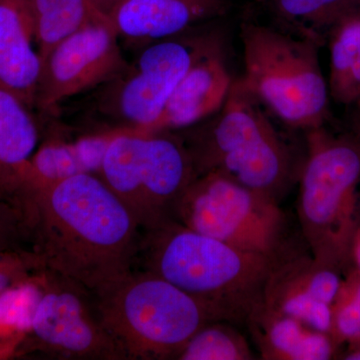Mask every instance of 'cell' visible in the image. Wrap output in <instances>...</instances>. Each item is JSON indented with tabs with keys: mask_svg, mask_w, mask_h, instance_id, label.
Returning a JSON list of instances; mask_svg holds the SVG:
<instances>
[{
	"mask_svg": "<svg viewBox=\"0 0 360 360\" xmlns=\"http://www.w3.org/2000/svg\"><path fill=\"white\" fill-rule=\"evenodd\" d=\"M21 208L44 269L91 292L134 269L141 229L98 175L30 187Z\"/></svg>",
	"mask_w": 360,
	"mask_h": 360,
	"instance_id": "obj_1",
	"label": "cell"
},
{
	"mask_svg": "<svg viewBox=\"0 0 360 360\" xmlns=\"http://www.w3.org/2000/svg\"><path fill=\"white\" fill-rule=\"evenodd\" d=\"M279 258L239 250L167 219L141 231L134 269L184 291L214 321L246 323Z\"/></svg>",
	"mask_w": 360,
	"mask_h": 360,
	"instance_id": "obj_2",
	"label": "cell"
},
{
	"mask_svg": "<svg viewBox=\"0 0 360 360\" xmlns=\"http://www.w3.org/2000/svg\"><path fill=\"white\" fill-rule=\"evenodd\" d=\"M259 101L234 82L217 115L179 134L196 175L217 172L278 200L291 179L288 146Z\"/></svg>",
	"mask_w": 360,
	"mask_h": 360,
	"instance_id": "obj_3",
	"label": "cell"
},
{
	"mask_svg": "<svg viewBox=\"0 0 360 360\" xmlns=\"http://www.w3.org/2000/svg\"><path fill=\"white\" fill-rule=\"evenodd\" d=\"M91 295L101 326L124 360L176 359L188 340L214 321L191 295L139 270Z\"/></svg>",
	"mask_w": 360,
	"mask_h": 360,
	"instance_id": "obj_4",
	"label": "cell"
},
{
	"mask_svg": "<svg viewBox=\"0 0 360 360\" xmlns=\"http://www.w3.org/2000/svg\"><path fill=\"white\" fill-rule=\"evenodd\" d=\"M307 132L297 206L303 238L316 262L342 271L352 264L360 224V130L336 135L321 127Z\"/></svg>",
	"mask_w": 360,
	"mask_h": 360,
	"instance_id": "obj_5",
	"label": "cell"
},
{
	"mask_svg": "<svg viewBox=\"0 0 360 360\" xmlns=\"http://www.w3.org/2000/svg\"><path fill=\"white\" fill-rule=\"evenodd\" d=\"M240 39L243 89L290 127H323L329 90L319 63L321 41L250 21L241 25Z\"/></svg>",
	"mask_w": 360,
	"mask_h": 360,
	"instance_id": "obj_6",
	"label": "cell"
},
{
	"mask_svg": "<svg viewBox=\"0 0 360 360\" xmlns=\"http://www.w3.org/2000/svg\"><path fill=\"white\" fill-rule=\"evenodd\" d=\"M206 40L177 35L141 47L115 77L84 94L86 132L148 131Z\"/></svg>",
	"mask_w": 360,
	"mask_h": 360,
	"instance_id": "obj_7",
	"label": "cell"
},
{
	"mask_svg": "<svg viewBox=\"0 0 360 360\" xmlns=\"http://www.w3.org/2000/svg\"><path fill=\"white\" fill-rule=\"evenodd\" d=\"M98 176L146 231L172 219L175 201L196 174L179 134L122 132L106 149Z\"/></svg>",
	"mask_w": 360,
	"mask_h": 360,
	"instance_id": "obj_8",
	"label": "cell"
},
{
	"mask_svg": "<svg viewBox=\"0 0 360 360\" xmlns=\"http://www.w3.org/2000/svg\"><path fill=\"white\" fill-rule=\"evenodd\" d=\"M172 219L239 250L281 257L285 219L278 200L217 172L189 182Z\"/></svg>",
	"mask_w": 360,
	"mask_h": 360,
	"instance_id": "obj_9",
	"label": "cell"
},
{
	"mask_svg": "<svg viewBox=\"0 0 360 360\" xmlns=\"http://www.w3.org/2000/svg\"><path fill=\"white\" fill-rule=\"evenodd\" d=\"M41 295L27 335L13 356L53 359L124 360L101 326L91 292L58 274L41 271Z\"/></svg>",
	"mask_w": 360,
	"mask_h": 360,
	"instance_id": "obj_10",
	"label": "cell"
},
{
	"mask_svg": "<svg viewBox=\"0 0 360 360\" xmlns=\"http://www.w3.org/2000/svg\"><path fill=\"white\" fill-rule=\"evenodd\" d=\"M127 63L120 37L103 11L42 59L35 108L54 113L63 103L108 82Z\"/></svg>",
	"mask_w": 360,
	"mask_h": 360,
	"instance_id": "obj_11",
	"label": "cell"
},
{
	"mask_svg": "<svg viewBox=\"0 0 360 360\" xmlns=\"http://www.w3.org/2000/svg\"><path fill=\"white\" fill-rule=\"evenodd\" d=\"M340 274L312 257H281L265 283L262 304L330 333L331 304L342 281Z\"/></svg>",
	"mask_w": 360,
	"mask_h": 360,
	"instance_id": "obj_12",
	"label": "cell"
},
{
	"mask_svg": "<svg viewBox=\"0 0 360 360\" xmlns=\"http://www.w3.org/2000/svg\"><path fill=\"white\" fill-rule=\"evenodd\" d=\"M232 84L221 47L207 39L160 117L143 134L179 131L205 122L224 106Z\"/></svg>",
	"mask_w": 360,
	"mask_h": 360,
	"instance_id": "obj_13",
	"label": "cell"
},
{
	"mask_svg": "<svg viewBox=\"0 0 360 360\" xmlns=\"http://www.w3.org/2000/svg\"><path fill=\"white\" fill-rule=\"evenodd\" d=\"M229 0H115L105 13L120 39L146 46L225 13Z\"/></svg>",
	"mask_w": 360,
	"mask_h": 360,
	"instance_id": "obj_14",
	"label": "cell"
},
{
	"mask_svg": "<svg viewBox=\"0 0 360 360\" xmlns=\"http://www.w3.org/2000/svg\"><path fill=\"white\" fill-rule=\"evenodd\" d=\"M34 42L30 0H0V86L32 110L42 65Z\"/></svg>",
	"mask_w": 360,
	"mask_h": 360,
	"instance_id": "obj_15",
	"label": "cell"
},
{
	"mask_svg": "<svg viewBox=\"0 0 360 360\" xmlns=\"http://www.w3.org/2000/svg\"><path fill=\"white\" fill-rule=\"evenodd\" d=\"M39 136L32 108L0 86V200L20 210L26 172Z\"/></svg>",
	"mask_w": 360,
	"mask_h": 360,
	"instance_id": "obj_16",
	"label": "cell"
},
{
	"mask_svg": "<svg viewBox=\"0 0 360 360\" xmlns=\"http://www.w3.org/2000/svg\"><path fill=\"white\" fill-rule=\"evenodd\" d=\"M245 324L262 359L328 360L335 356L338 348L329 333L267 309L262 302Z\"/></svg>",
	"mask_w": 360,
	"mask_h": 360,
	"instance_id": "obj_17",
	"label": "cell"
},
{
	"mask_svg": "<svg viewBox=\"0 0 360 360\" xmlns=\"http://www.w3.org/2000/svg\"><path fill=\"white\" fill-rule=\"evenodd\" d=\"M116 131L85 132L75 141L51 136L33 153L23 193L30 187L52 184L82 174L98 175L103 156Z\"/></svg>",
	"mask_w": 360,
	"mask_h": 360,
	"instance_id": "obj_18",
	"label": "cell"
},
{
	"mask_svg": "<svg viewBox=\"0 0 360 360\" xmlns=\"http://www.w3.org/2000/svg\"><path fill=\"white\" fill-rule=\"evenodd\" d=\"M30 6L41 60L61 40L103 11L97 0H30Z\"/></svg>",
	"mask_w": 360,
	"mask_h": 360,
	"instance_id": "obj_19",
	"label": "cell"
},
{
	"mask_svg": "<svg viewBox=\"0 0 360 360\" xmlns=\"http://www.w3.org/2000/svg\"><path fill=\"white\" fill-rule=\"evenodd\" d=\"M328 90L336 103L360 101V15L331 30Z\"/></svg>",
	"mask_w": 360,
	"mask_h": 360,
	"instance_id": "obj_20",
	"label": "cell"
},
{
	"mask_svg": "<svg viewBox=\"0 0 360 360\" xmlns=\"http://www.w3.org/2000/svg\"><path fill=\"white\" fill-rule=\"evenodd\" d=\"M42 270L0 295V359L13 356L32 328L41 295Z\"/></svg>",
	"mask_w": 360,
	"mask_h": 360,
	"instance_id": "obj_21",
	"label": "cell"
},
{
	"mask_svg": "<svg viewBox=\"0 0 360 360\" xmlns=\"http://www.w3.org/2000/svg\"><path fill=\"white\" fill-rule=\"evenodd\" d=\"M277 15L302 37L321 42V30L360 15V0H274Z\"/></svg>",
	"mask_w": 360,
	"mask_h": 360,
	"instance_id": "obj_22",
	"label": "cell"
},
{
	"mask_svg": "<svg viewBox=\"0 0 360 360\" xmlns=\"http://www.w3.org/2000/svg\"><path fill=\"white\" fill-rule=\"evenodd\" d=\"M226 321L205 324L182 348L176 360H251L255 354L245 335Z\"/></svg>",
	"mask_w": 360,
	"mask_h": 360,
	"instance_id": "obj_23",
	"label": "cell"
},
{
	"mask_svg": "<svg viewBox=\"0 0 360 360\" xmlns=\"http://www.w3.org/2000/svg\"><path fill=\"white\" fill-rule=\"evenodd\" d=\"M350 269L331 304L329 335L338 347L360 340V270Z\"/></svg>",
	"mask_w": 360,
	"mask_h": 360,
	"instance_id": "obj_24",
	"label": "cell"
},
{
	"mask_svg": "<svg viewBox=\"0 0 360 360\" xmlns=\"http://www.w3.org/2000/svg\"><path fill=\"white\" fill-rule=\"evenodd\" d=\"M32 248L25 217L18 206L0 200V250Z\"/></svg>",
	"mask_w": 360,
	"mask_h": 360,
	"instance_id": "obj_25",
	"label": "cell"
},
{
	"mask_svg": "<svg viewBox=\"0 0 360 360\" xmlns=\"http://www.w3.org/2000/svg\"><path fill=\"white\" fill-rule=\"evenodd\" d=\"M360 270V224L355 233L354 245L352 250V264Z\"/></svg>",
	"mask_w": 360,
	"mask_h": 360,
	"instance_id": "obj_26",
	"label": "cell"
},
{
	"mask_svg": "<svg viewBox=\"0 0 360 360\" xmlns=\"http://www.w3.org/2000/svg\"><path fill=\"white\" fill-rule=\"evenodd\" d=\"M342 359L360 360V340L350 343L349 348L342 354Z\"/></svg>",
	"mask_w": 360,
	"mask_h": 360,
	"instance_id": "obj_27",
	"label": "cell"
},
{
	"mask_svg": "<svg viewBox=\"0 0 360 360\" xmlns=\"http://www.w3.org/2000/svg\"><path fill=\"white\" fill-rule=\"evenodd\" d=\"M25 250H32V248H23V250H0V267L4 266L9 262L18 257L21 251Z\"/></svg>",
	"mask_w": 360,
	"mask_h": 360,
	"instance_id": "obj_28",
	"label": "cell"
},
{
	"mask_svg": "<svg viewBox=\"0 0 360 360\" xmlns=\"http://www.w3.org/2000/svg\"><path fill=\"white\" fill-rule=\"evenodd\" d=\"M112 1H115V0H97V2H98L99 6H101L103 11H106V8L110 6Z\"/></svg>",
	"mask_w": 360,
	"mask_h": 360,
	"instance_id": "obj_29",
	"label": "cell"
},
{
	"mask_svg": "<svg viewBox=\"0 0 360 360\" xmlns=\"http://www.w3.org/2000/svg\"><path fill=\"white\" fill-rule=\"evenodd\" d=\"M359 103V106H360V101H359V103Z\"/></svg>",
	"mask_w": 360,
	"mask_h": 360,
	"instance_id": "obj_30",
	"label": "cell"
}]
</instances>
